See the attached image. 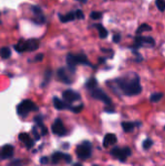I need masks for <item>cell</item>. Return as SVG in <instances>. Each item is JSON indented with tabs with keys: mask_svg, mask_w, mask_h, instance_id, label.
<instances>
[{
	"mask_svg": "<svg viewBox=\"0 0 165 166\" xmlns=\"http://www.w3.org/2000/svg\"><path fill=\"white\" fill-rule=\"evenodd\" d=\"M115 87L119 93L125 96H135L142 92L143 89L140 83V77L137 73L130 72L125 76L113 81Z\"/></svg>",
	"mask_w": 165,
	"mask_h": 166,
	"instance_id": "obj_1",
	"label": "cell"
},
{
	"mask_svg": "<svg viewBox=\"0 0 165 166\" xmlns=\"http://www.w3.org/2000/svg\"><path fill=\"white\" fill-rule=\"evenodd\" d=\"M154 48L156 47V40L152 36H142L136 35L134 38V44L129 48L131 50H139L140 48Z\"/></svg>",
	"mask_w": 165,
	"mask_h": 166,
	"instance_id": "obj_2",
	"label": "cell"
},
{
	"mask_svg": "<svg viewBox=\"0 0 165 166\" xmlns=\"http://www.w3.org/2000/svg\"><path fill=\"white\" fill-rule=\"evenodd\" d=\"M132 154L131 149L129 147H124V148H119V147H115L111 151V154L115 158L119 159L121 162H125L128 157H130Z\"/></svg>",
	"mask_w": 165,
	"mask_h": 166,
	"instance_id": "obj_3",
	"label": "cell"
},
{
	"mask_svg": "<svg viewBox=\"0 0 165 166\" xmlns=\"http://www.w3.org/2000/svg\"><path fill=\"white\" fill-rule=\"evenodd\" d=\"M37 110H38L37 106L34 104V102H32L29 99L23 100L17 108L18 114L21 117H26L31 111H37Z\"/></svg>",
	"mask_w": 165,
	"mask_h": 166,
	"instance_id": "obj_4",
	"label": "cell"
},
{
	"mask_svg": "<svg viewBox=\"0 0 165 166\" xmlns=\"http://www.w3.org/2000/svg\"><path fill=\"white\" fill-rule=\"evenodd\" d=\"M76 154L79 158L86 160L91 155V145L89 142H83L76 149Z\"/></svg>",
	"mask_w": 165,
	"mask_h": 166,
	"instance_id": "obj_5",
	"label": "cell"
},
{
	"mask_svg": "<svg viewBox=\"0 0 165 166\" xmlns=\"http://www.w3.org/2000/svg\"><path fill=\"white\" fill-rule=\"evenodd\" d=\"M91 96L93 97V98L97 99V100L102 101L103 103H105L108 106L112 105V99L110 98V97L106 93H105V92L102 90L96 89V87H95V89L91 90Z\"/></svg>",
	"mask_w": 165,
	"mask_h": 166,
	"instance_id": "obj_6",
	"label": "cell"
},
{
	"mask_svg": "<svg viewBox=\"0 0 165 166\" xmlns=\"http://www.w3.org/2000/svg\"><path fill=\"white\" fill-rule=\"evenodd\" d=\"M52 130L54 134H57L58 136H65L67 133V131L60 120H56V121H54L52 126Z\"/></svg>",
	"mask_w": 165,
	"mask_h": 166,
	"instance_id": "obj_7",
	"label": "cell"
},
{
	"mask_svg": "<svg viewBox=\"0 0 165 166\" xmlns=\"http://www.w3.org/2000/svg\"><path fill=\"white\" fill-rule=\"evenodd\" d=\"M62 96H63V99L65 100L67 103H73V102L77 101L81 98V96H80L78 92L71 90H67L65 91H63Z\"/></svg>",
	"mask_w": 165,
	"mask_h": 166,
	"instance_id": "obj_8",
	"label": "cell"
},
{
	"mask_svg": "<svg viewBox=\"0 0 165 166\" xmlns=\"http://www.w3.org/2000/svg\"><path fill=\"white\" fill-rule=\"evenodd\" d=\"M14 155V147L12 145H5L0 151V158L2 159L11 158Z\"/></svg>",
	"mask_w": 165,
	"mask_h": 166,
	"instance_id": "obj_9",
	"label": "cell"
},
{
	"mask_svg": "<svg viewBox=\"0 0 165 166\" xmlns=\"http://www.w3.org/2000/svg\"><path fill=\"white\" fill-rule=\"evenodd\" d=\"M142 123L140 121H135V123H131V121H123L122 123V127L123 129L124 132H132V131L138 127V126H141Z\"/></svg>",
	"mask_w": 165,
	"mask_h": 166,
	"instance_id": "obj_10",
	"label": "cell"
},
{
	"mask_svg": "<svg viewBox=\"0 0 165 166\" xmlns=\"http://www.w3.org/2000/svg\"><path fill=\"white\" fill-rule=\"evenodd\" d=\"M118 141V138L116 134L114 133H107L105 135V137L103 139V146L105 148H108L110 146H112L114 144H116Z\"/></svg>",
	"mask_w": 165,
	"mask_h": 166,
	"instance_id": "obj_11",
	"label": "cell"
},
{
	"mask_svg": "<svg viewBox=\"0 0 165 166\" xmlns=\"http://www.w3.org/2000/svg\"><path fill=\"white\" fill-rule=\"evenodd\" d=\"M57 77H58L59 80L64 83V84L70 85L72 83V79L69 77L68 73L66 72V69H64V68H60V69H58V71H57Z\"/></svg>",
	"mask_w": 165,
	"mask_h": 166,
	"instance_id": "obj_12",
	"label": "cell"
},
{
	"mask_svg": "<svg viewBox=\"0 0 165 166\" xmlns=\"http://www.w3.org/2000/svg\"><path fill=\"white\" fill-rule=\"evenodd\" d=\"M19 139L21 140L28 149H31L34 146V141L29 137V135L27 133H21L19 135Z\"/></svg>",
	"mask_w": 165,
	"mask_h": 166,
	"instance_id": "obj_13",
	"label": "cell"
},
{
	"mask_svg": "<svg viewBox=\"0 0 165 166\" xmlns=\"http://www.w3.org/2000/svg\"><path fill=\"white\" fill-rule=\"evenodd\" d=\"M26 51H29V52L36 51L39 48V41L37 39H29V40L26 41Z\"/></svg>",
	"mask_w": 165,
	"mask_h": 166,
	"instance_id": "obj_14",
	"label": "cell"
},
{
	"mask_svg": "<svg viewBox=\"0 0 165 166\" xmlns=\"http://www.w3.org/2000/svg\"><path fill=\"white\" fill-rule=\"evenodd\" d=\"M53 106H54V108L57 110H64V109L71 108V107L69 106V104H67L66 102H64L59 98H57V97H54L53 98Z\"/></svg>",
	"mask_w": 165,
	"mask_h": 166,
	"instance_id": "obj_15",
	"label": "cell"
},
{
	"mask_svg": "<svg viewBox=\"0 0 165 166\" xmlns=\"http://www.w3.org/2000/svg\"><path fill=\"white\" fill-rule=\"evenodd\" d=\"M75 59H76L77 64H84V65L91 66V64L88 60L87 56L84 55V53H79V55H75Z\"/></svg>",
	"mask_w": 165,
	"mask_h": 166,
	"instance_id": "obj_16",
	"label": "cell"
},
{
	"mask_svg": "<svg viewBox=\"0 0 165 166\" xmlns=\"http://www.w3.org/2000/svg\"><path fill=\"white\" fill-rule=\"evenodd\" d=\"M153 30V27L148 23H142L136 30V35H141L143 32H150Z\"/></svg>",
	"mask_w": 165,
	"mask_h": 166,
	"instance_id": "obj_17",
	"label": "cell"
},
{
	"mask_svg": "<svg viewBox=\"0 0 165 166\" xmlns=\"http://www.w3.org/2000/svg\"><path fill=\"white\" fill-rule=\"evenodd\" d=\"M95 26L97 29H98V32H99V37L101 38V39H105L107 36H108V31H107V29L105 28L101 23H97L95 24Z\"/></svg>",
	"mask_w": 165,
	"mask_h": 166,
	"instance_id": "obj_18",
	"label": "cell"
},
{
	"mask_svg": "<svg viewBox=\"0 0 165 166\" xmlns=\"http://www.w3.org/2000/svg\"><path fill=\"white\" fill-rule=\"evenodd\" d=\"M0 56H1L3 59H8V58L11 56V50L8 47H3L0 49Z\"/></svg>",
	"mask_w": 165,
	"mask_h": 166,
	"instance_id": "obj_19",
	"label": "cell"
},
{
	"mask_svg": "<svg viewBox=\"0 0 165 166\" xmlns=\"http://www.w3.org/2000/svg\"><path fill=\"white\" fill-rule=\"evenodd\" d=\"M59 18H60V21L62 22H72V21H74L75 19H76V17H75V13H72V12L64 15V16H59Z\"/></svg>",
	"mask_w": 165,
	"mask_h": 166,
	"instance_id": "obj_20",
	"label": "cell"
},
{
	"mask_svg": "<svg viewBox=\"0 0 165 166\" xmlns=\"http://www.w3.org/2000/svg\"><path fill=\"white\" fill-rule=\"evenodd\" d=\"M163 93L162 92H156V93H153L150 97V101L152 102V103H157L158 101H160L163 97Z\"/></svg>",
	"mask_w": 165,
	"mask_h": 166,
	"instance_id": "obj_21",
	"label": "cell"
},
{
	"mask_svg": "<svg viewBox=\"0 0 165 166\" xmlns=\"http://www.w3.org/2000/svg\"><path fill=\"white\" fill-rule=\"evenodd\" d=\"M63 157H64V154H62L60 152L54 153L52 155V161H53V163H58L59 161H60V160L63 159Z\"/></svg>",
	"mask_w": 165,
	"mask_h": 166,
	"instance_id": "obj_22",
	"label": "cell"
},
{
	"mask_svg": "<svg viewBox=\"0 0 165 166\" xmlns=\"http://www.w3.org/2000/svg\"><path fill=\"white\" fill-rule=\"evenodd\" d=\"M86 86H87L88 90H91L95 89V87L97 86V80L95 79V78H91L86 84Z\"/></svg>",
	"mask_w": 165,
	"mask_h": 166,
	"instance_id": "obj_23",
	"label": "cell"
},
{
	"mask_svg": "<svg viewBox=\"0 0 165 166\" xmlns=\"http://www.w3.org/2000/svg\"><path fill=\"white\" fill-rule=\"evenodd\" d=\"M15 50L19 53H22L26 51V41H19L17 45H15Z\"/></svg>",
	"mask_w": 165,
	"mask_h": 166,
	"instance_id": "obj_24",
	"label": "cell"
},
{
	"mask_svg": "<svg viewBox=\"0 0 165 166\" xmlns=\"http://www.w3.org/2000/svg\"><path fill=\"white\" fill-rule=\"evenodd\" d=\"M153 141L151 138H147V139H145V140L143 141V144H142L143 149H144L145 151L150 150V149H151V148L153 147Z\"/></svg>",
	"mask_w": 165,
	"mask_h": 166,
	"instance_id": "obj_25",
	"label": "cell"
},
{
	"mask_svg": "<svg viewBox=\"0 0 165 166\" xmlns=\"http://www.w3.org/2000/svg\"><path fill=\"white\" fill-rule=\"evenodd\" d=\"M33 22L35 23H38V24H42L46 22V19H45V16L43 14L41 15H37V16H35V18L33 19Z\"/></svg>",
	"mask_w": 165,
	"mask_h": 166,
	"instance_id": "obj_26",
	"label": "cell"
},
{
	"mask_svg": "<svg viewBox=\"0 0 165 166\" xmlns=\"http://www.w3.org/2000/svg\"><path fill=\"white\" fill-rule=\"evenodd\" d=\"M156 6L158 11L164 12L165 11V0H156Z\"/></svg>",
	"mask_w": 165,
	"mask_h": 166,
	"instance_id": "obj_27",
	"label": "cell"
},
{
	"mask_svg": "<svg viewBox=\"0 0 165 166\" xmlns=\"http://www.w3.org/2000/svg\"><path fill=\"white\" fill-rule=\"evenodd\" d=\"M131 51H132V53L135 56V57H136V59H135V60H136L137 62H141V61H143L144 58H143V56H142L141 53H140L138 52V50H131Z\"/></svg>",
	"mask_w": 165,
	"mask_h": 166,
	"instance_id": "obj_28",
	"label": "cell"
},
{
	"mask_svg": "<svg viewBox=\"0 0 165 166\" xmlns=\"http://www.w3.org/2000/svg\"><path fill=\"white\" fill-rule=\"evenodd\" d=\"M83 109H84V105H82V104L78 105V106H75V107H71V108H70V110H72V112L75 114L81 113V112L83 111Z\"/></svg>",
	"mask_w": 165,
	"mask_h": 166,
	"instance_id": "obj_29",
	"label": "cell"
},
{
	"mask_svg": "<svg viewBox=\"0 0 165 166\" xmlns=\"http://www.w3.org/2000/svg\"><path fill=\"white\" fill-rule=\"evenodd\" d=\"M31 11L33 12V14L35 15V16H37V15H41V14H43L41 8L38 7V6H32V7H31Z\"/></svg>",
	"mask_w": 165,
	"mask_h": 166,
	"instance_id": "obj_30",
	"label": "cell"
},
{
	"mask_svg": "<svg viewBox=\"0 0 165 166\" xmlns=\"http://www.w3.org/2000/svg\"><path fill=\"white\" fill-rule=\"evenodd\" d=\"M102 18V13L100 12H92L91 14V19H99Z\"/></svg>",
	"mask_w": 165,
	"mask_h": 166,
	"instance_id": "obj_31",
	"label": "cell"
},
{
	"mask_svg": "<svg viewBox=\"0 0 165 166\" xmlns=\"http://www.w3.org/2000/svg\"><path fill=\"white\" fill-rule=\"evenodd\" d=\"M75 17H76L77 19H84V15L83 11H81V10H77L76 13H75Z\"/></svg>",
	"mask_w": 165,
	"mask_h": 166,
	"instance_id": "obj_32",
	"label": "cell"
},
{
	"mask_svg": "<svg viewBox=\"0 0 165 166\" xmlns=\"http://www.w3.org/2000/svg\"><path fill=\"white\" fill-rule=\"evenodd\" d=\"M32 133L34 135V137L36 140H40V134L38 131H37V128H36V126H34V127H32Z\"/></svg>",
	"mask_w": 165,
	"mask_h": 166,
	"instance_id": "obj_33",
	"label": "cell"
},
{
	"mask_svg": "<svg viewBox=\"0 0 165 166\" xmlns=\"http://www.w3.org/2000/svg\"><path fill=\"white\" fill-rule=\"evenodd\" d=\"M121 39H122L121 34H115V35L113 36V42L118 44V43L121 42Z\"/></svg>",
	"mask_w": 165,
	"mask_h": 166,
	"instance_id": "obj_34",
	"label": "cell"
},
{
	"mask_svg": "<svg viewBox=\"0 0 165 166\" xmlns=\"http://www.w3.org/2000/svg\"><path fill=\"white\" fill-rule=\"evenodd\" d=\"M63 159L65 160L67 163H70L72 161V157L70 154H64V157H63Z\"/></svg>",
	"mask_w": 165,
	"mask_h": 166,
	"instance_id": "obj_35",
	"label": "cell"
},
{
	"mask_svg": "<svg viewBox=\"0 0 165 166\" xmlns=\"http://www.w3.org/2000/svg\"><path fill=\"white\" fill-rule=\"evenodd\" d=\"M49 162V158L47 157H43L40 158V163L41 164H47Z\"/></svg>",
	"mask_w": 165,
	"mask_h": 166,
	"instance_id": "obj_36",
	"label": "cell"
},
{
	"mask_svg": "<svg viewBox=\"0 0 165 166\" xmlns=\"http://www.w3.org/2000/svg\"><path fill=\"white\" fill-rule=\"evenodd\" d=\"M51 75H52V72H51V71H49V72L47 71V72H46V78H45V81H46V82H49Z\"/></svg>",
	"mask_w": 165,
	"mask_h": 166,
	"instance_id": "obj_37",
	"label": "cell"
},
{
	"mask_svg": "<svg viewBox=\"0 0 165 166\" xmlns=\"http://www.w3.org/2000/svg\"><path fill=\"white\" fill-rule=\"evenodd\" d=\"M43 57H44V55H37L36 56V58H35V61H39V60H42L43 59Z\"/></svg>",
	"mask_w": 165,
	"mask_h": 166,
	"instance_id": "obj_38",
	"label": "cell"
},
{
	"mask_svg": "<svg viewBox=\"0 0 165 166\" xmlns=\"http://www.w3.org/2000/svg\"><path fill=\"white\" fill-rule=\"evenodd\" d=\"M104 111L107 112V113H115V109L114 108H105Z\"/></svg>",
	"mask_w": 165,
	"mask_h": 166,
	"instance_id": "obj_39",
	"label": "cell"
},
{
	"mask_svg": "<svg viewBox=\"0 0 165 166\" xmlns=\"http://www.w3.org/2000/svg\"><path fill=\"white\" fill-rule=\"evenodd\" d=\"M10 164L11 165H19V164H22V162H21V160L17 159V160H15V161H12Z\"/></svg>",
	"mask_w": 165,
	"mask_h": 166,
	"instance_id": "obj_40",
	"label": "cell"
},
{
	"mask_svg": "<svg viewBox=\"0 0 165 166\" xmlns=\"http://www.w3.org/2000/svg\"><path fill=\"white\" fill-rule=\"evenodd\" d=\"M78 1H81L82 3H86V2H87V0H78Z\"/></svg>",
	"mask_w": 165,
	"mask_h": 166,
	"instance_id": "obj_41",
	"label": "cell"
},
{
	"mask_svg": "<svg viewBox=\"0 0 165 166\" xmlns=\"http://www.w3.org/2000/svg\"><path fill=\"white\" fill-rule=\"evenodd\" d=\"M164 130H165V126H164Z\"/></svg>",
	"mask_w": 165,
	"mask_h": 166,
	"instance_id": "obj_42",
	"label": "cell"
}]
</instances>
